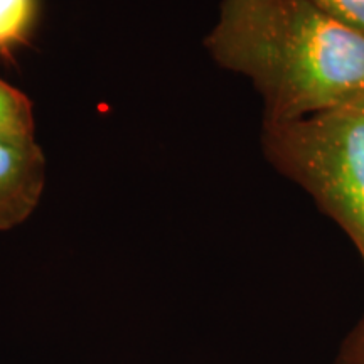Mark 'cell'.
Here are the masks:
<instances>
[{
	"label": "cell",
	"mask_w": 364,
	"mask_h": 364,
	"mask_svg": "<svg viewBox=\"0 0 364 364\" xmlns=\"http://www.w3.org/2000/svg\"><path fill=\"white\" fill-rule=\"evenodd\" d=\"M206 48L252 80L265 124H287L364 97V34L311 0H223Z\"/></svg>",
	"instance_id": "1"
},
{
	"label": "cell",
	"mask_w": 364,
	"mask_h": 364,
	"mask_svg": "<svg viewBox=\"0 0 364 364\" xmlns=\"http://www.w3.org/2000/svg\"><path fill=\"white\" fill-rule=\"evenodd\" d=\"M263 149L343 228L364 265V97L300 120L265 124Z\"/></svg>",
	"instance_id": "2"
},
{
	"label": "cell",
	"mask_w": 364,
	"mask_h": 364,
	"mask_svg": "<svg viewBox=\"0 0 364 364\" xmlns=\"http://www.w3.org/2000/svg\"><path fill=\"white\" fill-rule=\"evenodd\" d=\"M44 188V157L34 120L0 118V231L26 220Z\"/></svg>",
	"instance_id": "3"
},
{
	"label": "cell",
	"mask_w": 364,
	"mask_h": 364,
	"mask_svg": "<svg viewBox=\"0 0 364 364\" xmlns=\"http://www.w3.org/2000/svg\"><path fill=\"white\" fill-rule=\"evenodd\" d=\"M38 16V0H0V54L12 59L17 46L26 44Z\"/></svg>",
	"instance_id": "4"
},
{
	"label": "cell",
	"mask_w": 364,
	"mask_h": 364,
	"mask_svg": "<svg viewBox=\"0 0 364 364\" xmlns=\"http://www.w3.org/2000/svg\"><path fill=\"white\" fill-rule=\"evenodd\" d=\"M314 6L364 34V0H311Z\"/></svg>",
	"instance_id": "5"
},
{
	"label": "cell",
	"mask_w": 364,
	"mask_h": 364,
	"mask_svg": "<svg viewBox=\"0 0 364 364\" xmlns=\"http://www.w3.org/2000/svg\"><path fill=\"white\" fill-rule=\"evenodd\" d=\"M0 118L11 120H34L33 103L19 90L0 80Z\"/></svg>",
	"instance_id": "6"
},
{
	"label": "cell",
	"mask_w": 364,
	"mask_h": 364,
	"mask_svg": "<svg viewBox=\"0 0 364 364\" xmlns=\"http://www.w3.org/2000/svg\"><path fill=\"white\" fill-rule=\"evenodd\" d=\"M334 364H364V317L341 344Z\"/></svg>",
	"instance_id": "7"
}]
</instances>
